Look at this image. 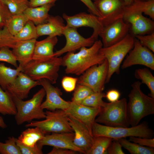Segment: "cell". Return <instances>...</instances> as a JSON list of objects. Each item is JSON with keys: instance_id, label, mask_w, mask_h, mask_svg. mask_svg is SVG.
Segmentation results:
<instances>
[{"instance_id": "16", "label": "cell", "mask_w": 154, "mask_h": 154, "mask_svg": "<svg viewBox=\"0 0 154 154\" xmlns=\"http://www.w3.org/2000/svg\"><path fill=\"white\" fill-rule=\"evenodd\" d=\"M130 26L123 18L104 27L100 34L103 47L112 45L122 40L129 33Z\"/></svg>"}, {"instance_id": "42", "label": "cell", "mask_w": 154, "mask_h": 154, "mask_svg": "<svg viewBox=\"0 0 154 154\" xmlns=\"http://www.w3.org/2000/svg\"><path fill=\"white\" fill-rule=\"evenodd\" d=\"M78 78L65 76L62 79L61 85L64 90L71 92L74 90L77 84Z\"/></svg>"}, {"instance_id": "17", "label": "cell", "mask_w": 154, "mask_h": 154, "mask_svg": "<svg viewBox=\"0 0 154 154\" xmlns=\"http://www.w3.org/2000/svg\"><path fill=\"white\" fill-rule=\"evenodd\" d=\"M68 116L69 123L74 133L73 143L83 153L86 154L91 146L94 137L84 124L74 117Z\"/></svg>"}, {"instance_id": "46", "label": "cell", "mask_w": 154, "mask_h": 154, "mask_svg": "<svg viewBox=\"0 0 154 154\" xmlns=\"http://www.w3.org/2000/svg\"><path fill=\"white\" fill-rule=\"evenodd\" d=\"M120 95V93L118 90L112 89L107 92L105 94V97L110 102H113L119 100Z\"/></svg>"}, {"instance_id": "5", "label": "cell", "mask_w": 154, "mask_h": 154, "mask_svg": "<svg viewBox=\"0 0 154 154\" xmlns=\"http://www.w3.org/2000/svg\"><path fill=\"white\" fill-rule=\"evenodd\" d=\"M135 37L128 33L123 39L109 46L102 47L100 52L108 64V71L106 83L109 82L114 74H119L121 64L127 54L132 49Z\"/></svg>"}, {"instance_id": "49", "label": "cell", "mask_w": 154, "mask_h": 154, "mask_svg": "<svg viewBox=\"0 0 154 154\" xmlns=\"http://www.w3.org/2000/svg\"><path fill=\"white\" fill-rule=\"evenodd\" d=\"M76 151L72 150L53 147L48 154H74Z\"/></svg>"}, {"instance_id": "27", "label": "cell", "mask_w": 154, "mask_h": 154, "mask_svg": "<svg viewBox=\"0 0 154 154\" xmlns=\"http://www.w3.org/2000/svg\"><path fill=\"white\" fill-rule=\"evenodd\" d=\"M16 113V107L11 96L0 86V113L3 115H15Z\"/></svg>"}, {"instance_id": "26", "label": "cell", "mask_w": 154, "mask_h": 154, "mask_svg": "<svg viewBox=\"0 0 154 154\" xmlns=\"http://www.w3.org/2000/svg\"><path fill=\"white\" fill-rule=\"evenodd\" d=\"M23 68L19 65L14 69L6 66L4 63H0V86L4 90L15 80Z\"/></svg>"}, {"instance_id": "18", "label": "cell", "mask_w": 154, "mask_h": 154, "mask_svg": "<svg viewBox=\"0 0 154 154\" xmlns=\"http://www.w3.org/2000/svg\"><path fill=\"white\" fill-rule=\"evenodd\" d=\"M101 109L102 108L90 107L70 101L69 107L64 112L67 115L74 117L84 124L92 135L93 125Z\"/></svg>"}, {"instance_id": "25", "label": "cell", "mask_w": 154, "mask_h": 154, "mask_svg": "<svg viewBox=\"0 0 154 154\" xmlns=\"http://www.w3.org/2000/svg\"><path fill=\"white\" fill-rule=\"evenodd\" d=\"M28 128L21 132L17 139V141L25 146L33 147L46 134L37 127Z\"/></svg>"}, {"instance_id": "12", "label": "cell", "mask_w": 154, "mask_h": 154, "mask_svg": "<svg viewBox=\"0 0 154 154\" xmlns=\"http://www.w3.org/2000/svg\"><path fill=\"white\" fill-rule=\"evenodd\" d=\"M130 25L129 33L134 37L137 35L150 34L154 32L153 20L144 17L142 13L125 7L123 18Z\"/></svg>"}, {"instance_id": "13", "label": "cell", "mask_w": 154, "mask_h": 154, "mask_svg": "<svg viewBox=\"0 0 154 154\" xmlns=\"http://www.w3.org/2000/svg\"><path fill=\"white\" fill-rule=\"evenodd\" d=\"M62 35L66 39L65 46L54 52V56L59 57L65 53L74 52L84 47H90L96 40L92 35L85 38L78 32L76 28L65 26Z\"/></svg>"}, {"instance_id": "23", "label": "cell", "mask_w": 154, "mask_h": 154, "mask_svg": "<svg viewBox=\"0 0 154 154\" xmlns=\"http://www.w3.org/2000/svg\"><path fill=\"white\" fill-rule=\"evenodd\" d=\"M58 41L57 37L49 36L43 40H37L32 60L42 59L54 56L53 49Z\"/></svg>"}, {"instance_id": "21", "label": "cell", "mask_w": 154, "mask_h": 154, "mask_svg": "<svg viewBox=\"0 0 154 154\" xmlns=\"http://www.w3.org/2000/svg\"><path fill=\"white\" fill-rule=\"evenodd\" d=\"M36 39L17 41L12 48V52L22 68L33 59Z\"/></svg>"}, {"instance_id": "52", "label": "cell", "mask_w": 154, "mask_h": 154, "mask_svg": "<svg viewBox=\"0 0 154 154\" xmlns=\"http://www.w3.org/2000/svg\"><path fill=\"white\" fill-rule=\"evenodd\" d=\"M93 0L94 1H98V0Z\"/></svg>"}, {"instance_id": "47", "label": "cell", "mask_w": 154, "mask_h": 154, "mask_svg": "<svg viewBox=\"0 0 154 154\" xmlns=\"http://www.w3.org/2000/svg\"><path fill=\"white\" fill-rule=\"evenodd\" d=\"M87 7L90 13L100 17V15L92 0H80Z\"/></svg>"}, {"instance_id": "15", "label": "cell", "mask_w": 154, "mask_h": 154, "mask_svg": "<svg viewBox=\"0 0 154 154\" xmlns=\"http://www.w3.org/2000/svg\"><path fill=\"white\" fill-rule=\"evenodd\" d=\"M39 81L40 85L45 91L46 95L45 100L41 105L42 109L50 111L60 110L64 111L68 108L70 101H66L62 98V92L60 89L54 86L46 79H42Z\"/></svg>"}, {"instance_id": "33", "label": "cell", "mask_w": 154, "mask_h": 154, "mask_svg": "<svg viewBox=\"0 0 154 154\" xmlns=\"http://www.w3.org/2000/svg\"><path fill=\"white\" fill-rule=\"evenodd\" d=\"M28 21L23 13L13 15L6 27L14 36L21 31Z\"/></svg>"}, {"instance_id": "50", "label": "cell", "mask_w": 154, "mask_h": 154, "mask_svg": "<svg viewBox=\"0 0 154 154\" xmlns=\"http://www.w3.org/2000/svg\"><path fill=\"white\" fill-rule=\"evenodd\" d=\"M0 127L3 129L6 128L7 125L2 117L0 116Z\"/></svg>"}, {"instance_id": "43", "label": "cell", "mask_w": 154, "mask_h": 154, "mask_svg": "<svg viewBox=\"0 0 154 154\" xmlns=\"http://www.w3.org/2000/svg\"><path fill=\"white\" fill-rule=\"evenodd\" d=\"M129 140L143 146L154 148V138H147L134 136L129 137Z\"/></svg>"}, {"instance_id": "41", "label": "cell", "mask_w": 154, "mask_h": 154, "mask_svg": "<svg viewBox=\"0 0 154 154\" xmlns=\"http://www.w3.org/2000/svg\"><path fill=\"white\" fill-rule=\"evenodd\" d=\"M12 15L7 7L0 1V29L7 27Z\"/></svg>"}, {"instance_id": "7", "label": "cell", "mask_w": 154, "mask_h": 154, "mask_svg": "<svg viewBox=\"0 0 154 154\" xmlns=\"http://www.w3.org/2000/svg\"><path fill=\"white\" fill-rule=\"evenodd\" d=\"M127 100L123 98L113 102L106 103L102 108L95 122L114 127H129L127 112Z\"/></svg>"}, {"instance_id": "22", "label": "cell", "mask_w": 154, "mask_h": 154, "mask_svg": "<svg viewBox=\"0 0 154 154\" xmlns=\"http://www.w3.org/2000/svg\"><path fill=\"white\" fill-rule=\"evenodd\" d=\"M65 26L63 18L60 16L50 15L46 22L36 26L37 35L38 37L60 36L62 35Z\"/></svg>"}, {"instance_id": "34", "label": "cell", "mask_w": 154, "mask_h": 154, "mask_svg": "<svg viewBox=\"0 0 154 154\" xmlns=\"http://www.w3.org/2000/svg\"><path fill=\"white\" fill-rule=\"evenodd\" d=\"M13 15L23 13L29 7V0H0Z\"/></svg>"}, {"instance_id": "6", "label": "cell", "mask_w": 154, "mask_h": 154, "mask_svg": "<svg viewBox=\"0 0 154 154\" xmlns=\"http://www.w3.org/2000/svg\"><path fill=\"white\" fill-rule=\"evenodd\" d=\"M92 133L93 137L104 136L113 139L131 136L151 138H153L154 134L146 121L131 127L109 126L95 122L92 127Z\"/></svg>"}, {"instance_id": "10", "label": "cell", "mask_w": 154, "mask_h": 154, "mask_svg": "<svg viewBox=\"0 0 154 154\" xmlns=\"http://www.w3.org/2000/svg\"><path fill=\"white\" fill-rule=\"evenodd\" d=\"M94 3L104 27L123 18L126 6L123 0H98Z\"/></svg>"}, {"instance_id": "36", "label": "cell", "mask_w": 154, "mask_h": 154, "mask_svg": "<svg viewBox=\"0 0 154 154\" xmlns=\"http://www.w3.org/2000/svg\"><path fill=\"white\" fill-rule=\"evenodd\" d=\"M17 139L9 137L4 143L0 141V154H22L17 143Z\"/></svg>"}, {"instance_id": "39", "label": "cell", "mask_w": 154, "mask_h": 154, "mask_svg": "<svg viewBox=\"0 0 154 154\" xmlns=\"http://www.w3.org/2000/svg\"><path fill=\"white\" fill-rule=\"evenodd\" d=\"M10 48L4 46L0 48V62H4L11 64L16 68L18 66L17 61Z\"/></svg>"}, {"instance_id": "53", "label": "cell", "mask_w": 154, "mask_h": 154, "mask_svg": "<svg viewBox=\"0 0 154 154\" xmlns=\"http://www.w3.org/2000/svg\"><path fill=\"white\" fill-rule=\"evenodd\" d=\"M29 1L30 0H29Z\"/></svg>"}, {"instance_id": "40", "label": "cell", "mask_w": 154, "mask_h": 154, "mask_svg": "<svg viewBox=\"0 0 154 154\" xmlns=\"http://www.w3.org/2000/svg\"><path fill=\"white\" fill-rule=\"evenodd\" d=\"M135 37L142 46L154 52V32L147 35H137Z\"/></svg>"}, {"instance_id": "9", "label": "cell", "mask_w": 154, "mask_h": 154, "mask_svg": "<svg viewBox=\"0 0 154 154\" xmlns=\"http://www.w3.org/2000/svg\"><path fill=\"white\" fill-rule=\"evenodd\" d=\"M108 68L105 59L102 63L91 67L80 75L77 84L87 86L94 92H102L106 83Z\"/></svg>"}, {"instance_id": "20", "label": "cell", "mask_w": 154, "mask_h": 154, "mask_svg": "<svg viewBox=\"0 0 154 154\" xmlns=\"http://www.w3.org/2000/svg\"><path fill=\"white\" fill-rule=\"evenodd\" d=\"M40 85L39 80H34L21 72L6 91L18 98L23 100L28 97L30 90L33 88Z\"/></svg>"}, {"instance_id": "28", "label": "cell", "mask_w": 154, "mask_h": 154, "mask_svg": "<svg viewBox=\"0 0 154 154\" xmlns=\"http://www.w3.org/2000/svg\"><path fill=\"white\" fill-rule=\"evenodd\" d=\"M128 9L144 13L153 20H154V0H134L130 5H126Z\"/></svg>"}, {"instance_id": "1", "label": "cell", "mask_w": 154, "mask_h": 154, "mask_svg": "<svg viewBox=\"0 0 154 154\" xmlns=\"http://www.w3.org/2000/svg\"><path fill=\"white\" fill-rule=\"evenodd\" d=\"M102 47L101 40H97L88 48L82 47L77 53L68 52L62 58L65 73L80 76L91 67L102 63L106 59L100 52Z\"/></svg>"}, {"instance_id": "32", "label": "cell", "mask_w": 154, "mask_h": 154, "mask_svg": "<svg viewBox=\"0 0 154 154\" xmlns=\"http://www.w3.org/2000/svg\"><path fill=\"white\" fill-rule=\"evenodd\" d=\"M38 37L36 26L29 21L27 22L21 31L14 36L16 41L36 39Z\"/></svg>"}, {"instance_id": "30", "label": "cell", "mask_w": 154, "mask_h": 154, "mask_svg": "<svg viewBox=\"0 0 154 154\" xmlns=\"http://www.w3.org/2000/svg\"><path fill=\"white\" fill-rule=\"evenodd\" d=\"M134 76L136 78L141 81V84L147 86L150 91L149 96L154 98V76L149 69L147 67L137 69Z\"/></svg>"}, {"instance_id": "14", "label": "cell", "mask_w": 154, "mask_h": 154, "mask_svg": "<svg viewBox=\"0 0 154 154\" xmlns=\"http://www.w3.org/2000/svg\"><path fill=\"white\" fill-rule=\"evenodd\" d=\"M62 17L66 21L67 27L76 29L81 27L92 28L93 31L91 35L96 40L104 27L100 18L90 13L82 12L72 16L64 13Z\"/></svg>"}, {"instance_id": "35", "label": "cell", "mask_w": 154, "mask_h": 154, "mask_svg": "<svg viewBox=\"0 0 154 154\" xmlns=\"http://www.w3.org/2000/svg\"><path fill=\"white\" fill-rule=\"evenodd\" d=\"M105 97V94L102 92H94L89 95L81 103L82 105L92 107L102 108L106 102L103 98Z\"/></svg>"}, {"instance_id": "8", "label": "cell", "mask_w": 154, "mask_h": 154, "mask_svg": "<svg viewBox=\"0 0 154 154\" xmlns=\"http://www.w3.org/2000/svg\"><path fill=\"white\" fill-rule=\"evenodd\" d=\"M44 120L32 121L25 125L26 127H37L46 134L73 132L69 122L68 116L60 110H47Z\"/></svg>"}, {"instance_id": "4", "label": "cell", "mask_w": 154, "mask_h": 154, "mask_svg": "<svg viewBox=\"0 0 154 154\" xmlns=\"http://www.w3.org/2000/svg\"><path fill=\"white\" fill-rule=\"evenodd\" d=\"M62 63V58L59 57L32 60L23 67L22 72L34 80L45 79L52 84H54L56 82Z\"/></svg>"}, {"instance_id": "19", "label": "cell", "mask_w": 154, "mask_h": 154, "mask_svg": "<svg viewBox=\"0 0 154 154\" xmlns=\"http://www.w3.org/2000/svg\"><path fill=\"white\" fill-rule=\"evenodd\" d=\"M74 132L62 133H52L45 135L38 141L37 144L40 147L48 145L54 147L67 149L83 153L82 151L76 147L73 143Z\"/></svg>"}, {"instance_id": "2", "label": "cell", "mask_w": 154, "mask_h": 154, "mask_svg": "<svg viewBox=\"0 0 154 154\" xmlns=\"http://www.w3.org/2000/svg\"><path fill=\"white\" fill-rule=\"evenodd\" d=\"M141 84L139 81L134 82L128 95L127 112L131 126L137 125L144 117L154 114V98L143 92L141 89Z\"/></svg>"}, {"instance_id": "51", "label": "cell", "mask_w": 154, "mask_h": 154, "mask_svg": "<svg viewBox=\"0 0 154 154\" xmlns=\"http://www.w3.org/2000/svg\"><path fill=\"white\" fill-rule=\"evenodd\" d=\"M126 5H128L131 4L133 1L134 0H123Z\"/></svg>"}, {"instance_id": "44", "label": "cell", "mask_w": 154, "mask_h": 154, "mask_svg": "<svg viewBox=\"0 0 154 154\" xmlns=\"http://www.w3.org/2000/svg\"><path fill=\"white\" fill-rule=\"evenodd\" d=\"M17 143L19 146L22 154H42V148L37 144L34 147H31L24 145L17 141Z\"/></svg>"}, {"instance_id": "11", "label": "cell", "mask_w": 154, "mask_h": 154, "mask_svg": "<svg viewBox=\"0 0 154 154\" xmlns=\"http://www.w3.org/2000/svg\"><path fill=\"white\" fill-rule=\"evenodd\" d=\"M129 52L121 66L122 69L134 65H140L154 70V54L153 52L142 46L135 37L133 46Z\"/></svg>"}, {"instance_id": "45", "label": "cell", "mask_w": 154, "mask_h": 154, "mask_svg": "<svg viewBox=\"0 0 154 154\" xmlns=\"http://www.w3.org/2000/svg\"><path fill=\"white\" fill-rule=\"evenodd\" d=\"M122 146L117 139H113L108 148L107 154H124Z\"/></svg>"}, {"instance_id": "24", "label": "cell", "mask_w": 154, "mask_h": 154, "mask_svg": "<svg viewBox=\"0 0 154 154\" xmlns=\"http://www.w3.org/2000/svg\"><path fill=\"white\" fill-rule=\"evenodd\" d=\"M55 5V3L41 6L27 8L23 13L29 21L37 26L46 22L50 15L48 12Z\"/></svg>"}, {"instance_id": "38", "label": "cell", "mask_w": 154, "mask_h": 154, "mask_svg": "<svg viewBox=\"0 0 154 154\" xmlns=\"http://www.w3.org/2000/svg\"><path fill=\"white\" fill-rule=\"evenodd\" d=\"M16 42L14 36L9 33L7 27L0 29V48L7 46L12 48Z\"/></svg>"}, {"instance_id": "3", "label": "cell", "mask_w": 154, "mask_h": 154, "mask_svg": "<svg viewBox=\"0 0 154 154\" xmlns=\"http://www.w3.org/2000/svg\"><path fill=\"white\" fill-rule=\"evenodd\" d=\"M8 93L16 107L15 120L18 125H21L26 122L29 123L35 119H44L45 113L41 108L43 99L46 95L43 88L35 93L31 99L26 101H24Z\"/></svg>"}, {"instance_id": "37", "label": "cell", "mask_w": 154, "mask_h": 154, "mask_svg": "<svg viewBox=\"0 0 154 154\" xmlns=\"http://www.w3.org/2000/svg\"><path fill=\"white\" fill-rule=\"evenodd\" d=\"M74 91L71 102L79 104L94 92L89 87L79 84H77Z\"/></svg>"}, {"instance_id": "31", "label": "cell", "mask_w": 154, "mask_h": 154, "mask_svg": "<svg viewBox=\"0 0 154 154\" xmlns=\"http://www.w3.org/2000/svg\"><path fill=\"white\" fill-rule=\"evenodd\" d=\"M122 147L127 150L131 154H153L154 148L143 146L132 142L125 138L117 139Z\"/></svg>"}, {"instance_id": "48", "label": "cell", "mask_w": 154, "mask_h": 154, "mask_svg": "<svg viewBox=\"0 0 154 154\" xmlns=\"http://www.w3.org/2000/svg\"><path fill=\"white\" fill-rule=\"evenodd\" d=\"M58 0H30L29 7H35L55 3Z\"/></svg>"}, {"instance_id": "29", "label": "cell", "mask_w": 154, "mask_h": 154, "mask_svg": "<svg viewBox=\"0 0 154 154\" xmlns=\"http://www.w3.org/2000/svg\"><path fill=\"white\" fill-rule=\"evenodd\" d=\"M112 140L106 136L94 137L91 146L86 154H107L108 148Z\"/></svg>"}]
</instances>
